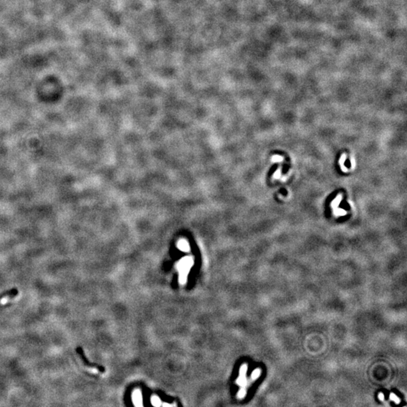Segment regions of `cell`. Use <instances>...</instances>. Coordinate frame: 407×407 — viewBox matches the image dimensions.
Masks as SVG:
<instances>
[{
	"label": "cell",
	"mask_w": 407,
	"mask_h": 407,
	"mask_svg": "<svg viewBox=\"0 0 407 407\" xmlns=\"http://www.w3.org/2000/svg\"><path fill=\"white\" fill-rule=\"evenodd\" d=\"M192 265V260L191 258L186 257L183 259L179 263V270H180V281L182 284H184L186 280L187 274L189 272L191 266Z\"/></svg>",
	"instance_id": "cell-1"
},
{
	"label": "cell",
	"mask_w": 407,
	"mask_h": 407,
	"mask_svg": "<svg viewBox=\"0 0 407 407\" xmlns=\"http://www.w3.org/2000/svg\"><path fill=\"white\" fill-rule=\"evenodd\" d=\"M76 352H77L78 354L79 355V357H80V358H81V361L83 362V364H84V365H85V366H89V367H96V368H97V369H98L100 371L103 372L104 369L102 367V366H97V364H91V363H90L89 361H88V359L86 358L85 355L84 351H83V349H82V348H81V347H80V346L78 347V348H76Z\"/></svg>",
	"instance_id": "cell-2"
},
{
	"label": "cell",
	"mask_w": 407,
	"mask_h": 407,
	"mask_svg": "<svg viewBox=\"0 0 407 407\" xmlns=\"http://www.w3.org/2000/svg\"><path fill=\"white\" fill-rule=\"evenodd\" d=\"M133 401H134L135 406H143V397L140 391L137 390L134 392V394H133Z\"/></svg>",
	"instance_id": "cell-3"
},
{
	"label": "cell",
	"mask_w": 407,
	"mask_h": 407,
	"mask_svg": "<svg viewBox=\"0 0 407 407\" xmlns=\"http://www.w3.org/2000/svg\"><path fill=\"white\" fill-rule=\"evenodd\" d=\"M17 294H18V290L16 289V288H13V289L8 290V291L5 292L2 294L0 295V300L5 298V297H7L8 299H13L17 296Z\"/></svg>",
	"instance_id": "cell-4"
},
{
	"label": "cell",
	"mask_w": 407,
	"mask_h": 407,
	"mask_svg": "<svg viewBox=\"0 0 407 407\" xmlns=\"http://www.w3.org/2000/svg\"><path fill=\"white\" fill-rule=\"evenodd\" d=\"M178 247L182 251H188L189 249L188 244H187L185 241H184V240H181V241L178 244Z\"/></svg>",
	"instance_id": "cell-5"
},
{
	"label": "cell",
	"mask_w": 407,
	"mask_h": 407,
	"mask_svg": "<svg viewBox=\"0 0 407 407\" xmlns=\"http://www.w3.org/2000/svg\"><path fill=\"white\" fill-rule=\"evenodd\" d=\"M152 403H153V405H154V406H161V403H161V400L159 399L158 397L154 396V397L152 398Z\"/></svg>",
	"instance_id": "cell-6"
},
{
	"label": "cell",
	"mask_w": 407,
	"mask_h": 407,
	"mask_svg": "<svg viewBox=\"0 0 407 407\" xmlns=\"http://www.w3.org/2000/svg\"><path fill=\"white\" fill-rule=\"evenodd\" d=\"M237 382H238V384L240 385V386H244V385H246L245 375H244V376H240V375L239 378H238Z\"/></svg>",
	"instance_id": "cell-7"
},
{
	"label": "cell",
	"mask_w": 407,
	"mask_h": 407,
	"mask_svg": "<svg viewBox=\"0 0 407 407\" xmlns=\"http://www.w3.org/2000/svg\"><path fill=\"white\" fill-rule=\"evenodd\" d=\"M259 375H260V369H255L252 373V378L253 379H256V378L259 376Z\"/></svg>",
	"instance_id": "cell-8"
},
{
	"label": "cell",
	"mask_w": 407,
	"mask_h": 407,
	"mask_svg": "<svg viewBox=\"0 0 407 407\" xmlns=\"http://www.w3.org/2000/svg\"><path fill=\"white\" fill-rule=\"evenodd\" d=\"M390 399H391V400H392L394 401V402H395L396 403H397V404L400 403V400H399V398H398V397H397V396H396L395 394H391V395H390Z\"/></svg>",
	"instance_id": "cell-9"
},
{
	"label": "cell",
	"mask_w": 407,
	"mask_h": 407,
	"mask_svg": "<svg viewBox=\"0 0 407 407\" xmlns=\"http://www.w3.org/2000/svg\"><path fill=\"white\" fill-rule=\"evenodd\" d=\"M247 365H245V364L241 366V368H240V376H244V375L246 374V373H247Z\"/></svg>",
	"instance_id": "cell-10"
},
{
	"label": "cell",
	"mask_w": 407,
	"mask_h": 407,
	"mask_svg": "<svg viewBox=\"0 0 407 407\" xmlns=\"http://www.w3.org/2000/svg\"><path fill=\"white\" fill-rule=\"evenodd\" d=\"M245 394H246L245 390H244V389H241V390L239 391V393H238V397L240 398H243L244 396H245Z\"/></svg>",
	"instance_id": "cell-11"
},
{
	"label": "cell",
	"mask_w": 407,
	"mask_h": 407,
	"mask_svg": "<svg viewBox=\"0 0 407 407\" xmlns=\"http://www.w3.org/2000/svg\"><path fill=\"white\" fill-rule=\"evenodd\" d=\"M378 398H379L381 400H384V394H382V393H380L379 395H378Z\"/></svg>",
	"instance_id": "cell-12"
}]
</instances>
